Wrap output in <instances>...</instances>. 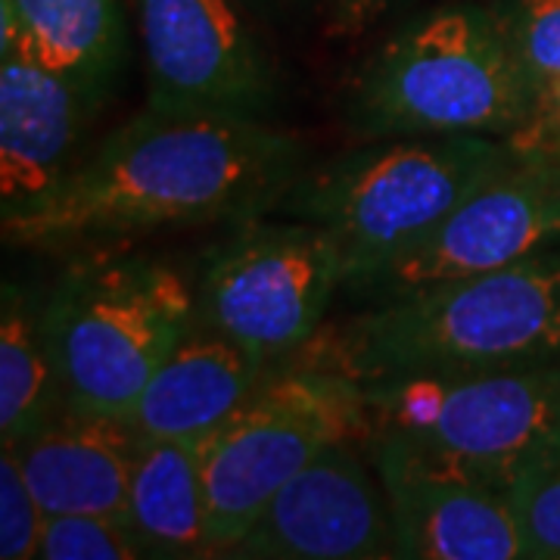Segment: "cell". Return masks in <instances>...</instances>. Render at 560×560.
<instances>
[{"label":"cell","instance_id":"obj_5","mask_svg":"<svg viewBox=\"0 0 560 560\" xmlns=\"http://www.w3.org/2000/svg\"><path fill=\"white\" fill-rule=\"evenodd\" d=\"M514 156L508 140L482 135L371 140L305 168L271 215L330 231L346 256L342 290H349L436 228Z\"/></svg>","mask_w":560,"mask_h":560},{"label":"cell","instance_id":"obj_10","mask_svg":"<svg viewBox=\"0 0 560 560\" xmlns=\"http://www.w3.org/2000/svg\"><path fill=\"white\" fill-rule=\"evenodd\" d=\"M147 106L175 116L268 121L280 79L243 0H128Z\"/></svg>","mask_w":560,"mask_h":560},{"label":"cell","instance_id":"obj_9","mask_svg":"<svg viewBox=\"0 0 560 560\" xmlns=\"http://www.w3.org/2000/svg\"><path fill=\"white\" fill-rule=\"evenodd\" d=\"M560 243V165L517 153L381 271L346 293L364 305L480 278Z\"/></svg>","mask_w":560,"mask_h":560},{"label":"cell","instance_id":"obj_7","mask_svg":"<svg viewBox=\"0 0 560 560\" xmlns=\"http://www.w3.org/2000/svg\"><path fill=\"white\" fill-rule=\"evenodd\" d=\"M368 433H393L511 489L560 442V364L433 371L361 383Z\"/></svg>","mask_w":560,"mask_h":560},{"label":"cell","instance_id":"obj_17","mask_svg":"<svg viewBox=\"0 0 560 560\" xmlns=\"http://www.w3.org/2000/svg\"><path fill=\"white\" fill-rule=\"evenodd\" d=\"M125 523L147 558H215L197 442L138 436Z\"/></svg>","mask_w":560,"mask_h":560},{"label":"cell","instance_id":"obj_8","mask_svg":"<svg viewBox=\"0 0 560 560\" xmlns=\"http://www.w3.org/2000/svg\"><path fill=\"white\" fill-rule=\"evenodd\" d=\"M346 283L340 241L308 221H241L202 253L194 275L197 324L268 361L318 337Z\"/></svg>","mask_w":560,"mask_h":560},{"label":"cell","instance_id":"obj_14","mask_svg":"<svg viewBox=\"0 0 560 560\" xmlns=\"http://www.w3.org/2000/svg\"><path fill=\"white\" fill-rule=\"evenodd\" d=\"M278 364L194 324L156 368L125 420L138 436L200 442L231 418Z\"/></svg>","mask_w":560,"mask_h":560},{"label":"cell","instance_id":"obj_22","mask_svg":"<svg viewBox=\"0 0 560 560\" xmlns=\"http://www.w3.org/2000/svg\"><path fill=\"white\" fill-rule=\"evenodd\" d=\"M44 521H47V514L22 474L13 442H3V452H0V558H38Z\"/></svg>","mask_w":560,"mask_h":560},{"label":"cell","instance_id":"obj_3","mask_svg":"<svg viewBox=\"0 0 560 560\" xmlns=\"http://www.w3.org/2000/svg\"><path fill=\"white\" fill-rule=\"evenodd\" d=\"M342 119L359 143L514 138L526 121V84L495 7L442 3L401 22L349 75Z\"/></svg>","mask_w":560,"mask_h":560},{"label":"cell","instance_id":"obj_12","mask_svg":"<svg viewBox=\"0 0 560 560\" xmlns=\"http://www.w3.org/2000/svg\"><path fill=\"white\" fill-rule=\"evenodd\" d=\"M361 440L334 442L287 480L228 558L383 560L396 558V526Z\"/></svg>","mask_w":560,"mask_h":560},{"label":"cell","instance_id":"obj_20","mask_svg":"<svg viewBox=\"0 0 560 560\" xmlns=\"http://www.w3.org/2000/svg\"><path fill=\"white\" fill-rule=\"evenodd\" d=\"M511 501L529 560H560V442L514 474Z\"/></svg>","mask_w":560,"mask_h":560},{"label":"cell","instance_id":"obj_21","mask_svg":"<svg viewBox=\"0 0 560 560\" xmlns=\"http://www.w3.org/2000/svg\"><path fill=\"white\" fill-rule=\"evenodd\" d=\"M40 560H138L147 558L128 523L101 514H54L44 521Z\"/></svg>","mask_w":560,"mask_h":560},{"label":"cell","instance_id":"obj_18","mask_svg":"<svg viewBox=\"0 0 560 560\" xmlns=\"http://www.w3.org/2000/svg\"><path fill=\"white\" fill-rule=\"evenodd\" d=\"M62 411L44 330V290L3 280L0 290V440L22 442Z\"/></svg>","mask_w":560,"mask_h":560},{"label":"cell","instance_id":"obj_6","mask_svg":"<svg viewBox=\"0 0 560 560\" xmlns=\"http://www.w3.org/2000/svg\"><path fill=\"white\" fill-rule=\"evenodd\" d=\"M368 440L361 383L293 355L197 442L215 558L246 536L280 486L334 442Z\"/></svg>","mask_w":560,"mask_h":560},{"label":"cell","instance_id":"obj_4","mask_svg":"<svg viewBox=\"0 0 560 560\" xmlns=\"http://www.w3.org/2000/svg\"><path fill=\"white\" fill-rule=\"evenodd\" d=\"M194 324V278L175 265L113 249L79 253L44 290L62 408L128 418Z\"/></svg>","mask_w":560,"mask_h":560},{"label":"cell","instance_id":"obj_24","mask_svg":"<svg viewBox=\"0 0 560 560\" xmlns=\"http://www.w3.org/2000/svg\"><path fill=\"white\" fill-rule=\"evenodd\" d=\"M253 13H283V10H293L302 0H243Z\"/></svg>","mask_w":560,"mask_h":560},{"label":"cell","instance_id":"obj_19","mask_svg":"<svg viewBox=\"0 0 560 560\" xmlns=\"http://www.w3.org/2000/svg\"><path fill=\"white\" fill-rule=\"evenodd\" d=\"M526 84V121L508 140L517 153L560 165V0H495Z\"/></svg>","mask_w":560,"mask_h":560},{"label":"cell","instance_id":"obj_2","mask_svg":"<svg viewBox=\"0 0 560 560\" xmlns=\"http://www.w3.org/2000/svg\"><path fill=\"white\" fill-rule=\"evenodd\" d=\"M296 355L355 383L560 364V243L480 278L368 305L337 330L320 327Z\"/></svg>","mask_w":560,"mask_h":560},{"label":"cell","instance_id":"obj_23","mask_svg":"<svg viewBox=\"0 0 560 560\" xmlns=\"http://www.w3.org/2000/svg\"><path fill=\"white\" fill-rule=\"evenodd\" d=\"M324 22L334 35L355 38L371 32L393 10H399L405 0H318Z\"/></svg>","mask_w":560,"mask_h":560},{"label":"cell","instance_id":"obj_13","mask_svg":"<svg viewBox=\"0 0 560 560\" xmlns=\"http://www.w3.org/2000/svg\"><path fill=\"white\" fill-rule=\"evenodd\" d=\"M101 106L25 47L0 57V215L60 187L81 162V140Z\"/></svg>","mask_w":560,"mask_h":560},{"label":"cell","instance_id":"obj_1","mask_svg":"<svg viewBox=\"0 0 560 560\" xmlns=\"http://www.w3.org/2000/svg\"><path fill=\"white\" fill-rule=\"evenodd\" d=\"M305 172L296 135L271 121L143 109L44 200L0 215L7 246L103 249L172 228L271 215Z\"/></svg>","mask_w":560,"mask_h":560},{"label":"cell","instance_id":"obj_15","mask_svg":"<svg viewBox=\"0 0 560 560\" xmlns=\"http://www.w3.org/2000/svg\"><path fill=\"white\" fill-rule=\"evenodd\" d=\"M13 448L47 517L101 514L125 523L138 448L128 420L62 408L38 433L13 442Z\"/></svg>","mask_w":560,"mask_h":560},{"label":"cell","instance_id":"obj_16","mask_svg":"<svg viewBox=\"0 0 560 560\" xmlns=\"http://www.w3.org/2000/svg\"><path fill=\"white\" fill-rule=\"evenodd\" d=\"M25 47L106 103L128 60L121 0H0V57Z\"/></svg>","mask_w":560,"mask_h":560},{"label":"cell","instance_id":"obj_11","mask_svg":"<svg viewBox=\"0 0 560 560\" xmlns=\"http://www.w3.org/2000/svg\"><path fill=\"white\" fill-rule=\"evenodd\" d=\"M364 448L396 526V558L529 560L511 489L393 433Z\"/></svg>","mask_w":560,"mask_h":560}]
</instances>
